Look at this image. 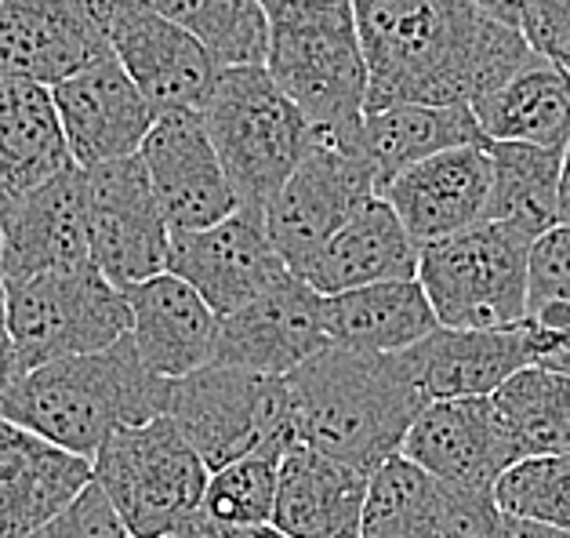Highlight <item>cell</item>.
Instances as JSON below:
<instances>
[{
  "mask_svg": "<svg viewBox=\"0 0 570 538\" xmlns=\"http://www.w3.org/2000/svg\"><path fill=\"white\" fill-rule=\"evenodd\" d=\"M367 59V114L403 102L476 106L534 59L476 0H353Z\"/></svg>",
  "mask_w": 570,
  "mask_h": 538,
  "instance_id": "obj_1",
  "label": "cell"
},
{
  "mask_svg": "<svg viewBox=\"0 0 570 538\" xmlns=\"http://www.w3.org/2000/svg\"><path fill=\"white\" fill-rule=\"evenodd\" d=\"M298 444H309L364 477L396 459L429 400L403 356L327 346L287 375Z\"/></svg>",
  "mask_w": 570,
  "mask_h": 538,
  "instance_id": "obj_2",
  "label": "cell"
},
{
  "mask_svg": "<svg viewBox=\"0 0 570 538\" xmlns=\"http://www.w3.org/2000/svg\"><path fill=\"white\" fill-rule=\"evenodd\" d=\"M168 408L171 382L146 368L128 335L102 353L69 356L19 375L0 415L77 459L95 462L114 433L157 422Z\"/></svg>",
  "mask_w": 570,
  "mask_h": 538,
  "instance_id": "obj_3",
  "label": "cell"
},
{
  "mask_svg": "<svg viewBox=\"0 0 570 538\" xmlns=\"http://www.w3.org/2000/svg\"><path fill=\"white\" fill-rule=\"evenodd\" d=\"M269 16L266 70L316 135L356 139L367 117V59L353 0H262Z\"/></svg>",
  "mask_w": 570,
  "mask_h": 538,
  "instance_id": "obj_4",
  "label": "cell"
},
{
  "mask_svg": "<svg viewBox=\"0 0 570 538\" xmlns=\"http://www.w3.org/2000/svg\"><path fill=\"white\" fill-rule=\"evenodd\" d=\"M200 120L244 212L266 215L316 143L309 117L287 99L266 66L222 70Z\"/></svg>",
  "mask_w": 570,
  "mask_h": 538,
  "instance_id": "obj_5",
  "label": "cell"
},
{
  "mask_svg": "<svg viewBox=\"0 0 570 538\" xmlns=\"http://www.w3.org/2000/svg\"><path fill=\"white\" fill-rule=\"evenodd\" d=\"M534 237L512 223H480L448 241L425 244L419 284L443 327H520L531 310Z\"/></svg>",
  "mask_w": 570,
  "mask_h": 538,
  "instance_id": "obj_6",
  "label": "cell"
},
{
  "mask_svg": "<svg viewBox=\"0 0 570 538\" xmlns=\"http://www.w3.org/2000/svg\"><path fill=\"white\" fill-rule=\"evenodd\" d=\"M91 469L131 538H175L204 509L212 480V469L168 415L114 433Z\"/></svg>",
  "mask_w": 570,
  "mask_h": 538,
  "instance_id": "obj_7",
  "label": "cell"
},
{
  "mask_svg": "<svg viewBox=\"0 0 570 538\" xmlns=\"http://www.w3.org/2000/svg\"><path fill=\"white\" fill-rule=\"evenodd\" d=\"M168 419H175L212 473L247 454L291 451L298 444L287 379L244 368L207 364L171 382Z\"/></svg>",
  "mask_w": 570,
  "mask_h": 538,
  "instance_id": "obj_8",
  "label": "cell"
},
{
  "mask_svg": "<svg viewBox=\"0 0 570 538\" xmlns=\"http://www.w3.org/2000/svg\"><path fill=\"white\" fill-rule=\"evenodd\" d=\"M4 292L19 375L69 356L102 353L131 335L128 299L95 266L4 284Z\"/></svg>",
  "mask_w": 570,
  "mask_h": 538,
  "instance_id": "obj_9",
  "label": "cell"
},
{
  "mask_svg": "<svg viewBox=\"0 0 570 538\" xmlns=\"http://www.w3.org/2000/svg\"><path fill=\"white\" fill-rule=\"evenodd\" d=\"M379 178L356 139L316 135L309 157L287 178L266 208V226L287 270L302 277L324 244L364 208L379 200Z\"/></svg>",
  "mask_w": 570,
  "mask_h": 538,
  "instance_id": "obj_10",
  "label": "cell"
},
{
  "mask_svg": "<svg viewBox=\"0 0 570 538\" xmlns=\"http://www.w3.org/2000/svg\"><path fill=\"white\" fill-rule=\"evenodd\" d=\"M124 0H0V77L62 85L109 51Z\"/></svg>",
  "mask_w": 570,
  "mask_h": 538,
  "instance_id": "obj_11",
  "label": "cell"
},
{
  "mask_svg": "<svg viewBox=\"0 0 570 538\" xmlns=\"http://www.w3.org/2000/svg\"><path fill=\"white\" fill-rule=\"evenodd\" d=\"M88 178L95 270L120 292L168 273L171 229L164 223L142 157L102 164Z\"/></svg>",
  "mask_w": 570,
  "mask_h": 538,
  "instance_id": "obj_12",
  "label": "cell"
},
{
  "mask_svg": "<svg viewBox=\"0 0 570 538\" xmlns=\"http://www.w3.org/2000/svg\"><path fill=\"white\" fill-rule=\"evenodd\" d=\"M80 266H95L91 178L69 164L0 218V281L19 284Z\"/></svg>",
  "mask_w": 570,
  "mask_h": 538,
  "instance_id": "obj_13",
  "label": "cell"
},
{
  "mask_svg": "<svg viewBox=\"0 0 570 538\" xmlns=\"http://www.w3.org/2000/svg\"><path fill=\"white\" fill-rule=\"evenodd\" d=\"M69 157L77 168L95 172L102 164L138 157L149 139L157 109L135 88V80L109 48L85 70L51 88Z\"/></svg>",
  "mask_w": 570,
  "mask_h": 538,
  "instance_id": "obj_14",
  "label": "cell"
},
{
  "mask_svg": "<svg viewBox=\"0 0 570 538\" xmlns=\"http://www.w3.org/2000/svg\"><path fill=\"white\" fill-rule=\"evenodd\" d=\"M168 273L186 281L218 316L244 310L287 277V262L269 237L266 215L236 212L197 233H171Z\"/></svg>",
  "mask_w": 570,
  "mask_h": 538,
  "instance_id": "obj_15",
  "label": "cell"
},
{
  "mask_svg": "<svg viewBox=\"0 0 570 538\" xmlns=\"http://www.w3.org/2000/svg\"><path fill=\"white\" fill-rule=\"evenodd\" d=\"M109 48L157 117L200 114L222 77L200 40L164 19L146 0H124L117 8Z\"/></svg>",
  "mask_w": 570,
  "mask_h": 538,
  "instance_id": "obj_16",
  "label": "cell"
},
{
  "mask_svg": "<svg viewBox=\"0 0 570 538\" xmlns=\"http://www.w3.org/2000/svg\"><path fill=\"white\" fill-rule=\"evenodd\" d=\"M327 346L331 335L324 321V295L313 292L295 273H287L266 295L222 316L215 364L287 379Z\"/></svg>",
  "mask_w": 570,
  "mask_h": 538,
  "instance_id": "obj_17",
  "label": "cell"
},
{
  "mask_svg": "<svg viewBox=\"0 0 570 538\" xmlns=\"http://www.w3.org/2000/svg\"><path fill=\"white\" fill-rule=\"evenodd\" d=\"M400 454L422 466L440 485L491 491L505 477V469L520 462L517 437L498 411L494 397L429 400Z\"/></svg>",
  "mask_w": 570,
  "mask_h": 538,
  "instance_id": "obj_18",
  "label": "cell"
},
{
  "mask_svg": "<svg viewBox=\"0 0 570 538\" xmlns=\"http://www.w3.org/2000/svg\"><path fill=\"white\" fill-rule=\"evenodd\" d=\"M138 157L146 164L171 233L212 229L240 212V200H236L200 114L157 117Z\"/></svg>",
  "mask_w": 570,
  "mask_h": 538,
  "instance_id": "obj_19",
  "label": "cell"
},
{
  "mask_svg": "<svg viewBox=\"0 0 570 538\" xmlns=\"http://www.w3.org/2000/svg\"><path fill=\"white\" fill-rule=\"evenodd\" d=\"M494 168L487 146H462L407 168L385 189L389 208L422 247L487 223Z\"/></svg>",
  "mask_w": 570,
  "mask_h": 538,
  "instance_id": "obj_20",
  "label": "cell"
},
{
  "mask_svg": "<svg viewBox=\"0 0 570 538\" xmlns=\"http://www.w3.org/2000/svg\"><path fill=\"white\" fill-rule=\"evenodd\" d=\"M95 485L88 459L0 415V538H33Z\"/></svg>",
  "mask_w": 570,
  "mask_h": 538,
  "instance_id": "obj_21",
  "label": "cell"
},
{
  "mask_svg": "<svg viewBox=\"0 0 570 538\" xmlns=\"http://www.w3.org/2000/svg\"><path fill=\"white\" fill-rule=\"evenodd\" d=\"M131 310V342L149 371L178 382L215 364L222 316L175 273H160L124 292Z\"/></svg>",
  "mask_w": 570,
  "mask_h": 538,
  "instance_id": "obj_22",
  "label": "cell"
},
{
  "mask_svg": "<svg viewBox=\"0 0 570 538\" xmlns=\"http://www.w3.org/2000/svg\"><path fill=\"white\" fill-rule=\"evenodd\" d=\"M400 356L425 400L494 397L509 379L534 364L523 324L494 331L440 327Z\"/></svg>",
  "mask_w": 570,
  "mask_h": 538,
  "instance_id": "obj_23",
  "label": "cell"
},
{
  "mask_svg": "<svg viewBox=\"0 0 570 538\" xmlns=\"http://www.w3.org/2000/svg\"><path fill=\"white\" fill-rule=\"evenodd\" d=\"M371 477L345 462L295 444L281 462L273 528L287 538H360Z\"/></svg>",
  "mask_w": 570,
  "mask_h": 538,
  "instance_id": "obj_24",
  "label": "cell"
},
{
  "mask_svg": "<svg viewBox=\"0 0 570 538\" xmlns=\"http://www.w3.org/2000/svg\"><path fill=\"white\" fill-rule=\"evenodd\" d=\"M422 262V244L411 237L389 200L364 204L335 237L324 244L302 281L320 295H345L371 284L414 281Z\"/></svg>",
  "mask_w": 570,
  "mask_h": 538,
  "instance_id": "obj_25",
  "label": "cell"
},
{
  "mask_svg": "<svg viewBox=\"0 0 570 538\" xmlns=\"http://www.w3.org/2000/svg\"><path fill=\"white\" fill-rule=\"evenodd\" d=\"M69 164L51 88L0 77V218Z\"/></svg>",
  "mask_w": 570,
  "mask_h": 538,
  "instance_id": "obj_26",
  "label": "cell"
},
{
  "mask_svg": "<svg viewBox=\"0 0 570 538\" xmlns=\"http://www.w3.org/2000/svg\"><path fill=\"white\" fill-rule=\"evenodd\" d=\"M324 321L331 346L379 356L407 353L443 327L419 277L324 295Z\"/></svg>",
  "mask_w": 570,
  "mask_h": 538,
  "instance_id": "obj_27",
  "label": "cell"
},
{
  "mask_svg": "<svg viewBox=\"0 0 570 538\" xmlns=\"http://www.w3.org/2000/svg\"><path fill=\"white\" fill-rule=\"evenodd\" d=\"M360 146H364V157L379 178V193L385 197V189L414 164L448 154V149L487 146V135L472 106L403 102L367 114L364 128H360Z\"/></svg>",
  "mask_w": 570,
  "mask_h": 538,
  "instance_id": "obj_28",
  "label": "cell"
},
{
  "mask_svg": "<svg viewBox=\"0 0 570 538\" xmlns=\"http://www.w3.org/2000/svg\"><path fill=\"white\" fill-rule=\"evenodd\" d=\"M487 143H527L567 149L570 143V74L534 55L517 77L472 106Z\"/></svg>",
  "mask_w": 570,
  "mask_h": 538,
  "instance_id": "obj_29",
  "label": "cell"
},
{
  "mask_svg": "<svg viewBox=\"0 0 570 538\" xmlns=\"http://www.w3.org/2000/svg\"><path fill=\"white\" fill-rule=\"evenodd\" d=\"M494 168L487 223H512L531 237H546L560 226L563 149L527 143H487Z\"/></svg>",
  "mask_w": 570,
  "mask_h": 538,
  "instance_id": "obj_30",
  "label": "cell"
},
{
  "mask_svg": "<svg viewBox=\"0 0 570 538\" xmlns=\"http://www.w3.org/2000/svg\"><path fill=\"white\" fill-rule=\"evenodd\" d=\"M164 19L197 37L218 70L269 62V16L262 0H146Z\"/></svg>",
  "mask_w": 570,
  "mask_h": 538,
  "instance_id": "obj_31",
  "label": "cell"
},
{
  "mask_svg": "<svg viewBox=\"0 0 570 538\" xmlns=\"http://www.w3.org/2000/svg\"><path fill=\"white\" fill-rule=\"evenodd\" d=\"M494 404L517 437L520 459L570 454V375L531 364L494 393Z\"/></svg>",
  "mask_w": 570,
  "mask_h": 538,
  "instance_id": "obj_32",
  "label": "cell"
},
{
  "mask_svg": "<svg viewBox=\"0 0 570 538\" xmlns=\"http://www.w3.org/2000/svg\"><path fill=\"white\" fill-rule=\"evenodd\" d=\"M360 538H443L440 480L411 459H389L371 477Z\"/></svg>",
  "mask_w": 570,
  "mask_h": 538,
  "instance_id": "obj_33",
  "label": "cell"
},
{
  "mask_svg": "<svg viewBox=\"0 0 570 538\" xmlns=\"http://www.w3.org/2000/svg\"><path fill=\"white\" fill-rule=\"evenodd\" d=\"M284 454L287 451H258L212 473L204 513L222 524H273Z\"/></svg>",
  "mask_w": 570,
  "mask_h": 538,
  "instance_id": "obj_34",
  "label": "cell"
},
{
  "mask_svg": "<svg viewBox=\"0 0 570 538\" xmlns=\"http://www.w3.org/2000/svg\"><path fill=\"white\" fill-rule=\"evenodd\" d=\"M494 499L509 517H527L570 531V454L520 459L498 480Z\"/></svg>",
  "mask_w": 570,
  "mask_h": 538,
  "instance_id": "obj_35",
  "label": "cell"
},
{
  "mask_svg": "<svg viewBox=\"0 0 570 538\" xmlns=\"http://www.w3.org/2000/svg\"><path fill=\"white\" fill-rule=\"evenodd\" d=\"M502 506L491 488L440 485V535L443 538H502Z\"/></svg>",
  "mask_w": 570,
  "mask_h": 538,
  "instance_id": "obj_36",
  "label": "cell"
},
{
  "mask_svg": "<svg viewBox=\"0 0 570 538\" xmlns=\"http://www.w3.org/2000/svg\"><path fill=\"white\" fill-rule=\"evenodd\" d=\"M541 306L570 310V226L549 229L531 247V310Z\"/></svg>",
  "mask_w": 570,
  "mask_h": 538,
  "instance_id": "obj_37",
  "label": "cell"
},
{
  "mask_svg": "<svg viewBox=\"0 0 570 538\" xmlns=\"http://www.w3.org/2000/svg\"><path fill=\"white\" fill-rule=\"evenodd\" d=\"M33 538H131V531L124 528V520L114 502L106 499V491L91 485L62 517H55Z\"/></svg>",
  "mask_w": 570,
  "mask_h": 538,
  "instance_id": "obj_38",
  "label": "cell"
},
{
  "mask_svg": "<svg viewBox=\"0 0 570 538\" xmlns=\"http://www.w3.org/2000/svg\"><path fill=\"white\" fill-rule=\"evenodd\" d=\"M523 37L541 59L570 74V0H531Z\"/></svg>",
  "mask_w": 570,
  "mask_h": 538,
  "instance_id": "obj_39",
  "label": "cell"
},
{
  "mask_svg": "<svg viewBox=\"0 0 570 538\" xmlns=\"http://www.w3.org/2000/svg\"><path fill=\"white\" fill-rule=\"evenodd\" d=\"M175 538H287V535L276 531L273 524H222L200 509Z\"/></svg>",
  "mask_w": 570,
  "mask_h": 538,
  "instance_id": "obj_40",
  "label": "cell"
},
{
  "mask_svg": "<svg viewBox=\"0 0 570 538\" xmlns=\"http://www.w3.org/2000/svg\"><path fill=\"white\" fill-rule=\"evenodd\" d=\"M19 379V361H16V342H11L8 331V292L4 281H0V404H4L8 390Z\"/></svg>",
  "mask_w": 570,
  "mask_h": 538,
  "instance_id": "obj_41",
  "label": "cell"
},
{
  "mask_svg": "<svg viewBox=\"0 0 570 538\" xmlns=\"http://www.w3.org/2000/svg\"><path fill=\"white\" fill-rule=\"evenodd\" d=\"M480 11H487L491 19H498L509 30H520L523 33V22H527V11H531V0H476Z\"/></svg>",
  "mask_w": 570,
  "mask_h": 538,
  "instance_id": "obj_42",
  "label": "cell"
},
{
  "mask_svg": "<svg viewBox=\"0 0 570 538\" xmlns=\"http://www.w3.org/2000/svg\"><path fill=\"white\" fill-rule=\"evenodd\" d=\"M502 538H570L567 528H552V524L527 520V517H509L502 520Z\"/></svg>",
  "mask_w": 570,
  "mask_h": 538,
  "instance_id": "obj_43",
  "label": "cell"
},
{
  "mask_svg": "<svg viewBox=\"0 0 570 538\" xmlns=\"http://www.w3.org/2000/svg\"><path fill=\"white\" fill-rule=\"evenodd\" d=\"M560 226H570V143L563 149V183H560Z\"/></svg>",
  "mask_w": 570,
  "mask_h": 538,
  "instance_id": "obj_44",
  "label": "cell"
}]
</instances>
